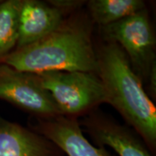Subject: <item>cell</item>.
I'll return each instance as SVG.
<instances>
[{
    "label": "cell",
    "mask_w": 156,
    "mask_h": 156,
    "mask_svg": "<svg viewBox=\"0 0 156 156\" xmlns=\"http://www.w3.org/2000/svg\"><path fill=\"white\" fill-rule=\"evenodd\" d=\"M21 2L22 0H7L0 2V60L17 46Z\"/></svg>",
    "instance_id": "obj_11"
},
{
    "label": "cell",
    "mask_w": 156,
    "mask_h": 156,
    "mask_svg": "<svg viewBox=\"0 0 156 156\" xmlns=\"http://www.w3.org/2000/svg\"><path fill=\"white\" fill-rule=\"evenodd\" d=\"M80 125L98 147L112 148L119 156H153L135 132L100 112H89Z\"/></svg>",
    "instance_id": "obj_6"
},
{
    "label": "cell",
    "mask_w": 156,
    "mask_h": 156,
    "mask_svg": "<svg viewBox=\"0 0 156 156\" xmlns=\"http://www.w3.org/2000/svg\"><path fill=\"white\" fill-rule=\"evenodd\" d=\"M64 22V12L58 7L37 0H22L15 48L38 41L57 30Z\"/></svg>",
    "instance_id": "obj_8"
},
{
    "label": "cell",
    "mask_w": 156,
    "mask_h": 156,
    "mask_svg": "<svg viewBox=\"0 0 156 156\" xmlns=\"http://www.w3.org/2000/svg\"><path fill=\"white\" fill-rule=\"evenodd\" d=\"M0 99L34 115L48 118L61 115L53 98L35 74L18 71L0 63Z\"/></svg>",
    "instance_id": "obj_5"
},
{
    "label": "cell",
    "mask_w": 156,
    "mask_h": 156,
    "mask_svg": "<svg viewBox=\"0 0 156 156\" xmlns=\"http://www.w3.org/2000/svg\"><path fill=\"white\" fill-rule=\"evenodd\" d=\"M141 0H91L87 9L93 20L100 27L113 24L145 9Z\"/></svg>",
    "instance_id": "obj_10"
},
{
    "label": "cell",
    "mask_w": 156,
    "mask_h": 156,
    "mask_svg": "<svg viewBox=\"0 0 156 156\" xmlns=\"http://www.w3.org/2000/svg\"><path fill=\"white\" fill-rule=\"evenodd\" d=\"M90 34V27L83 21H64L38 41L15 48L0 63L31 74L49 71L96 74V54Z\"/></svg>",
    "instance_id": "obj_2"
},
{
    "label": "cell",
    "mask_w": 156,
    "mask_h": 156,
    "mask_svg": "<svg viewBox=\"0 0 156 156\" xmlns=\"http://www.w3.org/2000/svg\"><path fill=\"white\" fill-rule=\"evenodd\" d=\"M35 75L62 116L76 117L106 103L104 88L95 73L49 71Z\"/></svg>",
    "instance_id": "obj_3"
},
{
    "label": "cell",
    "mask_w": 156,
    "mask_h": 156,
    "mask_svg": "<svg viewBox=\"0 0 156 156\" xmlns=\"http://www.w3.org/2000/svg\"><path fill=\"white\" fill-rule=\"evenodd\" d=\"M47 139L0 116V156H62Z\"/></svg>",
    "instance_id": "obj_9"
},
{
    "label": "cell",
    "mask_w": 156,
    "mask_h": 156,
    "mask_svg": "<svg viewBox=\"0 0 156 156\" xmlns=\"http://www.w3.org/2000/svg\"><path fill=\"white\" fill-rule=\"evenodd\" d=\"M96 75L110 103L134 129L150 152L156 151V108L122 48L106 41L95 50Z\"/></svg>",
    "instance_id": "obj_1"
},
{
    "label": "cell",
    "mask_w": 156,
    "mask_h": 156,
    "mask_svg": "<svg viewBox=\"0 0 156 156\" xmlns=\"http://www.w3.org/2000/svg\"><path fill=\"white\" fill-rule=\"evenodd\" d=\"M101 28L103 39L118 44L136 75L148 83L156 68L155 38L145 9Z\"/></svg>",
    "instance_id": "obj_4"
},
{
    "label": "cell",
    "mask_w": 156,
    "mask_h": 156,
    "mask_svg": "<svg viewBox=\"0 0 156 156\" xmlns=\"http://www.w3.org/2000/svg\"><path fill=\"white\" fill-rule=\"evenodd\" d=\"M67 156H112L106 147H95L84 136L76 117L59 116L36 118L31 127Z\"/></svg>",
    "instance_id": "obj_7"
}]
</instances>
